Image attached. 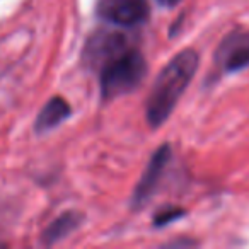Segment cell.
I'll use <instances>...</instances> for the list:
<instances>
[{
  "label": "cell",
  "instance_id": "1",
  "mask_svg": "<svg viewBox=\"0 0 249 249\" xmlns=\"http://www.w3.org/2000/svg\"><path fill=\"white\" fill-rule=\"evenodd\" d=\"M198 63H200L198 53L188 48L178 53L159 72V75L154 80L145 107L147 123L152 128H157L167 121L178 101L193 80L198 70Z\"/></svg>",
  "mask_w": 249,
  "mask_h": 249
},
{
  "label": "cell",
  "instance_id": "2",
  "mask_svg": "<svg viewBox=\"0 0 249 249\" xmlns=\"http://www.w3.org/2000/svg\"><path fill=\"white\" fill-rule=\"evenodd\" d=\"M147 73V62L137 50H126L104 65L101 73V96L104 101L130 94L142 84Z\"/></svg>",
  "mask_w": 249,
  "mask_h": 249
},
{
  "label": "cell",
  "instance_id": "3",
  "mask_svg": "<svg viewBox=\"0 0 249 249\" xmlns=\"http://www.w3.org/2000/svg\"><path fill=\"white\" fill-rule=\"evenodd\" d=\"M215 63L225 73L239 72L249 67V31H232L215 52Z\"/></svg>",
  "mask_w": 249,
  "mask_h": 249
},
{
  "label": "cell",
  "instance_id": "4",
  "mask_svg": "<svg viewBox=\"0 0 249 249\" xmlns=\"http://www.w3.org/2000/svg\"><path fill=\"white\" fill-rule=\"evenodd\" d=\"M97 14L116 26H135L149 16L147 0H99Z\"/></svg>",
  "mask_w": 249,
  "mask_h": 249
},
{
  "label": "cell",
  "instance_id": "5",
  "mask_svg": "<svg viewBox=\"0 0 249 249\" xmlns=\"http://www.w3.org/2000/svg\"><path fill=\"white\" fill-rule=\"evenodd\" d=\"M171 159V149L169 145H162L156 150V154L150 159L149 166H147L145 173L142 174L139 184H137L135 191H133V198H132V207L133 208H142L147 201L152 198L154 191H156L159 179L162 178V173L166 169L167 162Z\"/></svg>",
  "mask_w": 249,
  "mask_h": 249
},
{
  "label": "cell",
  "instance_id": "6",
  "mask_svg": "<svg viewBox=\"0 0 249 249\" xmlns=\"http://www.w3.org/2000/svg\"><path fill=\"white\" fill-rule=\"evenodd\" d=\"M123 52V36L120 35H104L99 38H92V41L87 45L86 60L106 65L109 60L118 56Z\"/></svg>",
  "mask_w": 249,
  "mask_h": 249
},
{
  "label": "cell",
  "instance_id": "7",
  "mask_svg": "<svg viewBox=\"0 0 249 249\" xmlns=\"http://www.w3.org/2000/svg\"><path fill=\"white\" fill-rule=\"evenodd\" d=\"M70 116V106L62 97H52L48 103L39 111L38 118L35 121V130L38 133H45L48 130L55 128L63 120Z\"/></svg>",
  "mask_w": 249,
  "mask_h": 249
},
{
  "label": "cell",
  "instance_id": "8",
  "mask_svg": "<svg viewBox=\"0 0 249 249\" xmlns=\"http://www.w3.org/2000/svg\"><path fill=\"white\" fill-rule=\"evenodd\" d=\"M80 220H82V217H80V213H77V212H67V213L60 215L58 218H55V220L45 229V232H43V235H41L43 242H45V244H56V242L62 241V239L69 237V235L80 225Z\"/></svg>",
  "mask_w": 249,
  "mask_h": 249
},
{
  "label": "cell",
  "instance_id": "9",
  "mask_svg": "<svg viewBox=\"0 0 249 249\" xmlns=\"http://www.w3.org/2000/svg\"><path fill=\"white\" fill-rule=\"evenodd\" d=\"M181 215H183L181 210H169V212H164V213L157 215V217L154 218V222H156V225H164V224H167V222L174 220V218L181 217Z\"/></svg>",
  "mask_w": 249,
  "mask_h": 249
},
{
  "label": "cell",
  "instance_id": "10",
  "mask_svg": "<svg viewBox=\"0 0 249 249\" xmlns=\"http://www.w3.org/2000/svg\"><path fill=\"white\" fill-rule=\"evenodd\" d=\"M160 4H164V5H174V4H178L179 0H159Z\"/></svg>",
  "mask_w": 249,
  "mask_h": 249
}]
</instances>
